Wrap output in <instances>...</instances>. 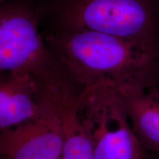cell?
<instances>
[{
    "label": "cell",
    "instance_id": "7a4b0ae2",
    "mask_svg": "<svg viewBox=\"0 0 159 159\" xmlns=\"http://www.w3.org/2000/svg\"><path fill=\"white\" fill-rule=\"evenodd\" d=\"M41 32L94 31L159 43V0H36Z\"/></svg>",
    "mask_w": 159,
    "mask_h": 159
},
{
    "label": "cell",
    "instance_id": "ba28073f",
    "mask_svg": "<svg viewBox=\"0 0 159 159\" xmlns=\"http://www.w3.org/2000/svg\"><path fill=\"white\" fill-rule=\"evenodd\" d=\"M79 91H63L57 100L63 135L61 159H94L90 141L77 113L76 97Z\"/></svg>",
    "mask_w": 159,
    "mask_h": 159
},
{
    "label": "cell",
    "instance_id": "6da1fadb",
    "mask_svg": "<svg viewBox=\"0 0 159 159\" xmlns=\"http://www.w3.org/2000/svg\"><path fill=\"white\" fill-rule=\"evenodd\" d=\"M41 34L80 88L102 80L112 83L122 93L159 86V43L94 31Z\"/></svg>",
    "mask_w": 159,
    "mask_h": 159
},
{
    "label": "cell",
    "instance_id": "8992f818",
    "mask_svg": "<svg viewBox=\"0 0 159 159\" xmlns=\"http://www.w3.org/2000/svg\"><path fill=\"white\" fill-rule=\"evenodd\" d=\"M64 91L38 118L1 131L0 158L61 159L63 135L57 100Z\"/></svg>",
    "mask_w": 159,
    "mask_h": 159
},
{
    "label": "cell",
    "instance_id": "52a82bcc",
    "mask_svg": "<svg viewBox=\"0 0 159 159\" xmlns=\"http://www.w3.org/2000/svg\"><path fill=\"white\" fill-rule=\"evenodd\" d=\"M120 93L125 111L143 148L148 153L159 156V86Z\"/></svg>",
    "mask_w": 159,
    "mask_h": 159
},
{
    "label": "cell",
    "instance_id": "277c9868",
    "mask_svg": "<svg viewBox=\"0 0 159 159\" xmlns=\"http://www.w3.org/2000/svg\"><path fill=\"white\" fill-rule=\"evenodd\" d=\"M76 108L94 159H147L114 84L102 80L82 87Z\"/></svg>",
    "mask_w": 159,
    "mask_h": 159
},
{
    "label": "cell",
    "instance_id": "5b68a950",
    "mask_svg": "<svg viewBox=\"0 0 159 159\" xmlns=\"http://www.w3.org/2000/svg\"><path fill=\"white\" fill-rule=\"evenodd\" d=\"M71 83H55L29 72L1 73L0 131L38 118L51 108Z\"/></svg>",
    "mask_w": 159,
    "mask_h": 159
},
{
    "label": "cell",
    "instance_id": "9c48e42d",
    "mask_svg": "<svg viewBox=\"0 0 159 159\" xmlns=\"http://www.w3.org/2000/svg\"><path fill=\"white\" fill-rule=\"evenodd\" d=\"M147 159H159V156H156V155L148 153L147 152Z\"/></svg>",
    "mask_w": 159,
    "mask_h": 159
},
{
    "label": "cell",
    "instance_id": "3957f363",
    "mask_svg": "<svg viewBox=\"0 0 159 159\" xmlns=\"http://www.w3.org/2000/svg\"><path fill=\"white\" fill-rule=\"evenodd\" d=\"M0 70L32 73L52 83H75L45 42L36 0L1 2Z\"/></svg>",
    "mask_w": 159,
    "mask_h": 159
}]
</instances>
